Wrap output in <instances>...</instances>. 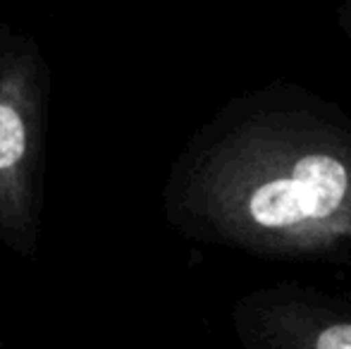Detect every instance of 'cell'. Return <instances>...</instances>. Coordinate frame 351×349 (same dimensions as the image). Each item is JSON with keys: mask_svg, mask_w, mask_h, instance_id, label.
Instances as JSON below:
<instances>
[{"mask_svg": "<svg viewBox=\"0 0 351 349\" xmlns=\"http://www.w3.org/2000/svg\"><path fill=\"white\" fill-rule=\"evenodd\" d=\"M51 84L36 38L0 24V247L24 261L41 239Z\"/></svg>", "mask_w": 351, "mask_h": 349, "instance_id": "1", "label": "cell"}, {"mask_svg": "<svg viewBox=\"0 0 351 349\" xmlns=\"http://www.w3.org/2000/svg\"><path fill=\"white\" fill-rule=\"evenodd\" d=\"M315 349H351V326H332L320 333Z\"/></svg>", "mask_w": 351, "mask_h": 349, "instance_id": "3", "label": "cell"}, {"mask_svg": "<svg viewBox=\"0 0 351 349\" xmlns=\"http://www.w3.org/2000/svg\"><path fill=\"white\" fill-rule=\"evenodd\" d=\"M0 349H3V345H0Z\"/></svg>", "mask_w": 351, "mask_h": 349, "instance_id": "4", "label": "cell"}, {"mask_svg": "<svg viewBox=\"0 0 351 349\" xmlns=\"http://www.w3.org/2000/svg\"><path fill=\"white\" fill-rule=\"evenodd\" d=\"M347 170L325 154L306 156L291 180H273L251 194L249 210L263 228H291L306 218H328L344 199Z\"/></svg>", "mask_w": 351, "mask_h": 349, "instance_id": "2", "label": "cell"}]
</instances>
